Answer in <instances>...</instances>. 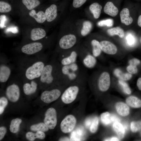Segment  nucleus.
<instances>
[{
	"instance_id": "1",
	"label": "nucleus",
	"mask_w": 141,
	"mask_h": 141,
	"mask_svg": "<svg viewBox=\"0 0 141 141\" xmlns=\"http://www.w3.org/2000/svg\"><path fill=\"white\" fill-rule=\"evenodd\" d=\"M48 61L47 55H37L21 59L19 66L20 77L27 80L39 79Z\"/></svg>"
},
{
	"instance_id": "2",
	"label": "nucleus",
	"mask_w": 141,
	"mask_h": 141,
	"mask_svg": "<svg viewBox=\"0 0 141 141\" xmlns=\"http://www.w3.org/2000/svg\"><path fill=\"white\" fill-rule=\"evenodd\" d=\"M55 55L45 66L39 81L42 84L50 85L57 80H63L60 70V64Z\"/></svg>"
},
{
	"instance_id": "3",
	"label": "nucleus",
	"mask_w": 141,
	"mask_h": 141,
	"mask_svg": "<svg viewBox=\"0 0 141 141\" xmlns=\"http://www.w3.org/2000/svg\"><path fill=\"white\" fill-rule=\"evenodd\" d=\"M60 70L63 80L73 81L86 77L85 70L77 62L67 65L60 64Z\"/></svg>"
},
{
	"instance_id": "4",
	"label": "nucleus",
	"mask_w": 141,
	"mask_h": 141,
	"mask_svg": "<svg viewBox=\"0 0 141 141\" xmlns=\"http://www.w3.org/2000/svg\"><path fill=\"white\" fill-rule=\"evenodd\" d=\"M79 87L77 85L70 86L63 92L61 96L62 101L68 104L73 102L76 98L79 91Z\"/></svg>"
},
{
	"instance_id": "5",
	"label": "nucleus",
	"mask_w": 141,
	"mask_h": 141,
	"mask_svg": "<svg viewBox=\"0 0 141 141\" xmlns=\"http://www.w3.org/2000/svg\"><path fill=\"white\" fill-rule=\"evenodd\" d=\"M43 45L41 42H35L28 43L23 45L21 51L24 54L28 56L37 54L43 49Z\"/></svg>"
},
{
	"instance_id": "6",
	"label": "nucleus",
	"mask_w": 141,
	"mask_h": 141,
	"mask_svg": "<svg viewBox=\"0 0 141 141\" xmlns=\"http://www.w3.org/2000/svg\"><path fill=\"white\" fill-rule=\"evenodd\" d=\"M79 54L75 51H73L68 54L61 53L57 55V59L61 65H68L77 62Z\"/></svg>"
},
{
	"instance_id": "7",
	"label": "nucleus",
	"mask_w": 141,
	"mask_h": 141,
	"mask_svg": "<svg viewBox=\"0 0 141 141\" xmlns=\"http://www.w3.org/2000/svg\"><path fill=\"white\" fill-rule=\"evenodd\" d=\"M3 59L2 56L0 57V82L4 83L6 82L9 79L11 73V67Z\"/></svg>"
},
{
	"instance_id": "8",
	"label": "nucleus",
	"mask_w": 141,
	"mask_h": 141,
	"mask_svg": "<svg viewBox=\"0 0 141 141\" xmlns=\"http://www.w3.org/2000/svg\"><path fill=\"white\" fill-rule=\"evenodd\" d=\"M61 94L60 90L56 88L45 90L41 94L40 98L45 103H49L57 100Z\"/></svg>"
},
{
	"instance_id": "9",
	"label": "nucleus",
	"mask_w": 141,
	"mask_h": 141,
	"mask_svg": "<svg viewBox=\"0 0 141 141\" xmlns=\"http://www.w3.org/2000/svg\"><path fill=\"white\" fill-rule=\"evenodd\" d=\"M77 122L75 117L73 115L67 116L62 121L60 124L61 131L64 133L71 132L74 129Z\"/></svg>"
},
{
	"instance_id": "10",
	"label": "nucleus",
	"mask_w": 141,
	"mask_h": 141,
	"mask_svg": "<svg viewBox=\"0 0 141 141\" xmlns=\"http://www.w3.org/2000/svg\"><path fill=\"white\" fill-rule=\"evenodd\" d=\"M57 113L54 108L48 109L45 113L44 123L50 130L53 129L57 124Z\"/></svg>"
},
{
	"instance_id": "11",
	"label": "nucleus",
	"mask_w": 141,
	"mask_h": 141,
	"mask_svg": "<svg viewBox=\"0 0 141 141\" xmlns=\"http://www.w3.org/2000/svg\"><path fill=\"white\" fill-rule=\"evenodd\" d=\"M20 90L19 86L13 83L7 87L5 94L8 99L10 101L15 102L19 99L20 96Z\"/></svg>"
},
{
	"instance_id": "12",
	"label": "nucleus",
	"mask_w": 141,
	"mask_h": 141,
	"mask_svg": "<svg viewBox=\"0 0 141 141\" xmlns=\"http://www.w3.org/2000/svg\"><path fill=\"white\" fill-rule=\"evenodd\" d=\"M77 42L76 36L72 34L65 35L63 36L59 42L60 48L62 50H67L72 48Z\"/></svg>"
},
{
	"instance_id": "13",
	"label": "nucleus",
	"mask_w": 141,
	"mask_h": 141,
	"mask_svg": "<svg viewBox=\"0 0 141 141\" xmlns=\"http://www.w3.org/2000/svg\"><path fill=\"white\" fill-rule=\"evenodd\" d=\"M110 83L109 74L106 72L102 73L98 79V87L102 92L107 91L109 88Z\"/></svg>"
},
{
	"instance_id": "14",
	"label": "nucleus",
	"mask_w": 141,
	"mask_h": 141,
	"mask_svg": "<svg viewBox=\"0 0 141 141\" xmlns=\"http://www.w3.org/2000/svg\"><path fill=\"white\" fill-rule=\"evenodd\" d=\"M79 57L83 64L87 68H91L93 67L96 63L95 57L90 54H79Z\"/></svg>"
},
{
	"instance_id": "15",
	"label": "nucleus",
	"mask_w": 141,
	"mask_h": 141,
	"mask_svg": "<svg viewBox=\"0 0 141 141\" xmlns=\"http://www.w3.org/2000/svg\"><path fill=\"white\" fill-rule=\"evenodd\" d=\"M38 79L29 80L23 85V89L24 94L27 95H32L37 91L38 86L37 81Z\"/></svg>"
},
{
	"instance_id": "16",
	"label": "nucleus",
	"mask_w": 141,
	"mask_h": 141,
	"mask_svg": "<svg viewBox=\"0 0 141 141\" xmlns=\"http://www.w3.org/2000/svg\"><path fill=\"white\" fill-rule=\"evenodd\" d=\"M101 50L109 54L113 55L116 54L117 51L116 46L109 41L103 40L100 42Z\"/></svg>"
},
{
	"instance_id": "17",
	"label": "nucleus",
	"mask_w": 141,
	"mask_h": 141,
	"mask_svg": "<svg viewBox=\"0 0 141 141\" xmlns=\"http://www.w3.org/2000/svg\"><path fill=\"white\" fill-rule=\"evenodd\" d=\"M104 11L106 14L112 17H115L118 14L119 11L118 7L111 1H108L105 4Z\"/></svg>"
},
{
	"instance_id": "18",
	"label": "nucleus",
	"mask_w": 141,
	"mask_h": 141,
	"mask_svg": "<svg viewBox=\"0 0 141 141\" xmlns=\"http://www.w3.org/2000/svg\"><path fill=\"white\" fill-rule=\"evenodd\" d=\"M57 6L54 4L51 5L46 9L45 14L48 22H51L55 19L57 15Z\"/></svg>"
},
{
	"instance_id": "19",
	"label": "nucleus",
	"mask_w": 141,
	"mask_h": 141,
	"mask_svg": "<svg viewBox=\"0 0 141 141\" xmlns=\"http://www.w3.org/2000/svg\"><path fill=\"white\" fill-rule=\"evenodd\" d=\"M46 35L45 31L40 28H35L31 31L30 38L33 41H37L44 37Z\"/></svg>"
},
{
	"instance_id": "20",
	"label": "nucleus",
	"mask_w": 141,
	"mask_h": 141,
	"mask_svg": "<svg viewBox=\"0 0 141 141\" xmlns=\"http://www.w3.org/2000/svg\"><path fill=\"white\" fill-rule=\"evenodd\" d=\"M121 22L126 25H128L132 23L133 18L130 16L129 9L127 8L123 9L120 13Z\"/></svg>"
},
{
	"instance_id": "21",
	"label": "nucleus",
	"mask_w": 141,
	"mask_h": 141,
	"mask_svg": "<svg viewBox=\"0 0 141 141\" xmlns=\"http://www.w3.org/2000/svg\"><path fill=\"white\" fill-rule=\"evenodd\" d=\"M116 109L118 113L122 116L128 115L130 113V108L128 105L122 102L117 103L115 105Z\"/></svg>"
},
{
	"instance_id": "22",
	"label": "nucleus",
	"mask_w": 141,
	"mask_h": 141,
	"mask_svg": "<svg viewBox=\"0 0 141 141\" xmlns=\"http://www.w3.org/2000/svg\"><path fill=\"white\" fill-rule=\"evenodd\" d=\"M29 14L39 23H42L46 20L45 13L42 11H39L36 13L34 10L32 9L29 12Z\"/></svg>"
},
{
	"instance_id": "23",
	"label": "nucleus",
	"mask_w": 141,
	"mask_h": 141,
	"mask_svg": "<svg viewBox=\"0 0 141 141\" xmlns=\"http://www.w3.org/2000/svg\"><path fill=\"white\" fill-rule=\"evenodd\" d=\"M102 8V5L96 2L92 3L89 7L90 10L93 15L94 17L96 19L99 17Z\"/></svg>"
},
{
	"instance_id": "24",
	"label": "nucleus",
	"mask_w": 141,
	"mask_h": 141,
	"mask_svg": "<svg viewBox=\"0 0 141 141\" xmlns=\"http://www.w3.org/2000/svg\"><path fill=\"white\" fill-rule=\"evenodd\" d=\"M45 137L44 133L42 131H37L35 133L28 132L26 134V139L30 141H33L36 138L43 139L45 138Z\"/></svg>"
},
{
	"instance_id": "25",
	"label": "nucleus",
	"mask_w": 141,
	"mask_h": 141,
	"mask_svg": "<svg viewBox=\"0 0 141 141\" xmlns=\"http://www.w3.org/2000/svg\"><path fill=\"white\" fill-rule=\"evenodd\" d=\"M127 103L133 108H139L141 107V100L134 96H130L126 99Z\"/></svg>"
},
{
	"instance_id": "26",
	"label": "nucleus",
	"mask_w": 141,
	"mask_h": 141,
	"mask_svg": "<svg viewBox=\"0 0 141 141\" xmlns=\"http://www.w3.org/2000/svg\"><path fill=\"white\" fill-rule=\"evenodd\" d=\"M113 127L118 137L120 139L122 138L125 132L124 126L119 122H116L113 124Z\"/></svg>"
},
{
	"instance_id": "27",
	"label": "nucleus",
	"mask_w": 141,
	"mask_h": 141,
	"mask_svg": "<svg viewBox=\"0 0 141 141\" xmlns=\"http://www.w3.org/2000/svg\"><path fill=\"white\" fill-rule=\"evenodd\" d=\"M107 32L110 36L118 35L121 38H123L125 35V32L124 30L119 27L109 29L107 30Z\"/></svg>"
},
{
	"instance_id": "28",
	"label": "nucleus",
	"mask_w": 141,
	"mask_h": 141,
	"mask_svg": "<svg viewBox=\"0 0 141 141\" xmlns=\"http://www.w3.org/2000/svg\"><path fill=\"white\" fill-rule=\"evenodd\" d=\"M22 3L28 10L33 9L40 4L39 0H22Z\"/></svg>"
},
{
	"instance_id": "29",
	"label": "nucleus",
	"mask_w": 141,
	"mask_h": 141,
	"mask_svg": "<svg viewBox=\"0 0 141 141\" xmlns=\"http://www.w3.org/2000/svg\"><path fill=\"white\" fill-rule=\"evenodd\" d=\"M22 122V120L19 118L13 119L10 125V130L13 133H16L19 130L20 125Z\"/></svg>"
},
{
	"instance_id": "30",
	"label": "nucleus",
	"mask_w": 141,
	"mask_h": 141,
	"mask_svg": "<svg viewBox=\"0 0 141 141\" xmlns=\"http://www.w3.org/2000/svg\"><path fill=\"white\" fill-rule=\"evenodd\" d=\"M91 44L92 47V53L95 57H97L100 55L101 50V49L100 42L98 40L93 39L91 42Z\"/></svg>"
},
{
	"instance_id": "31",
	"label": "nucleus",
	"mask_w": 141,
	"mask_h": 141,
	"mask_svg": "<svg viewBox=\"0 0 141 141\" xmlns=\"http://www.w3.org/2000/svg\"><path fill=\"white\" fill-rule=\"evenodd\" d=\"M92 27V24L90 21H84L81 31V35L85 36L88 34L91 31Z\"/></svg>"
},
{
	"instance_id": "32",
	"label": "nucleus",
	"mask_w": 141,
	"mask_h": 141,
	"mask_svg": "<svg viewBox=\"0 0 141 141\" xmlns=\"http://www.w3.org/2000/svg\"><path fill=\"white\" fill-rule=\"evenodd\" d=\"M49 128L43 122H40L32 125L30 127V129L33 131H42L47 132Z\"/></svg>"
},
{
	"instance_id": "33",
	"label": "nucleus",
	"mask_w": 141,
	"mask_h": 141,
	"mask_svg": "<svg viewBox=\"0 0 141 141\" xmlns=\"http://www.w3.org/2000/svg\"><path fill=\"white\" fill-rule=\"evenodd\" d=\"M115 75L120 80H130L131 78L132 75L130 73H123L119 69H116L114 71Z\"/></svg>"
},
{
	"instance_id": "34",
	"label": "nucleus",
	"mask_w": 141,
	"mask_h": 141,
	"mask_svg": "<svg viewBox=\"0 0 141 141\" xmlns=\"http://www.w3.org/2000/svg\"><path fill=\"white\" fill-rule=\"evenodd\" d=\"M10 4L7 2L3 0L0 1V12L6 13L9 12L11 10Z\"/></svg>"
},
{
	"instance_id": "35",
	"label": "nucleus",
	"mask_w": 141,
	"mask_h": 141,
	"mask_svg": "<svg viewBox=\"0 0 141 141\" xmlns=\"http://www.w3.org/2000/svg\"><path fill=\"white\" fill-rule=\"evenodd\" d=\"M111 115L108 112L102 113L101 116V120L102 122L105 125H108L111 124L112 122Z\"/></svg>"
},
{
	"instance_id": "36",
	"label": "nucleus",
	"mask_w": 141,
	"mask_h": 141,
	"mask_svg": "<svg viewBox=\"0 0 141 141\" xmlns=\"http://www.w3.org/2000/svg\"><path fill=\"white\" fill-rule=\"evenodd\" d=\"M8 101L7 99L5 97H2L0 98V114L4 112V109L8 105Z\"/></svg>"
},
{
	"instance_id": "37",
	"label": "nucleus",
	"mask_w": 141,
	"mask_h": 141,
	"mask_svg": "<svg viewBox=\"0 0 141 141\" xmlns=\"http://www.w3.org/2000/svg\"><path fill=\"white\" fill-rule=\"evenodd\" d=\"M98 25L100 26H107L108 27L112 26L113 24V21L111 19L101 20L97 23Z\"/></svg>"
},
{
	"instance_id": "38",
	"label": "nucleus",
	"mask_w": 141,
	"mask_h": 141,
	"mask_svg": "<svg viewBox=\"0 0 141 141\" xmlns=\"http://www.w3.org/2000/svg\"><path fill=\"white\" fill-rule=\"evenodd\" d=\"M131 129L132 132H136L141 129V121H133L131 124Z\"/></svg>"
},
{
	"instance_id": "39",
	"label": "nucleus",
	"mask_w": 141,
	"mask_h": 141,
	"mask_svg": "<svg viewBox=\"0 0 141 141\" xmlns=\"http://www.w3.org/2000/svg\"><path fill=\"white\" fill-rule=\"evenodd\" d=\"M99 123L98 119L97 117H95L93 119L90 127V130L92 133L95 132L98 128Z\"/></svg>"
},
{
	"instance_id": "40",
	"label": "nucleus",
	"mask_w": 141,
	"mask_h": 141,
	"mask_svg": "<svg viewBox=\"0 0 141 141\" xmlns=\"http://www.w3.org/2000/svg\"><path fill=\"white\" fill-rule=\"evenodd\" d=\"M119 83L123 89L124 91L127 94H130L131 91L127 84L124 81L120 80Z\"/></svg>"
},
{
	"instance_id": "41",
	"label": "nucleus",
	"mask_w": 141,
	"mask_h": 141,
	"mask_svg": "<svg viewBox=\"0 0 141 141\" xmlns=\"http://www.w3.org/2000/svg\"><path fill=\"white\" fill-rule=\"evenodd\" d=\"M127 71L131 74H135L138 71L137 66L130 64L127 68Z\"/></svg>"
},
{
	"instance_id": "42",
	"label": "nucleus",
	"mask_w": 141,
	"mask_h": 141,
	"mask_svg": "<svg viewBox=\"0 0 141 141\" xmlns=\"http://www.w3.org/2000/svg\"><path fill=\"white\" fill-rule=\"evenodd\" d=\"M7 131L6 128L4 126L0 127V140H2L5 136Z\"/></svg>"
},
{
	"instance_id": "43",
	"label": "nucleus",
	"mask_w": 141,
	"mask_h": 141,
	"mask_svg": "<svg viewBox=\"0 0 141 141\" xmlns=\"http://www.w3.org/2000/svg\"><path fill=\"white\" fill-rule=\"evenodd\" d=\"M6 16L4 15H1L0 16V27L1 28H3L4 26L5 20Z\"/></svg>"
},
{
	"instance_id": "44",
	"label": "nucleus",
	"mask_w": 141,
	"mask_h": 141,
	"mask_svg": "<svg viewBox=\"0 0 141 141\" xmlns=\"http://www.w3.org/2000/svg\"><path fill=\"white\" fill-rule=\"evenodd\" d=\"M140 61L136 58H134L130 60L129 61L130 64L137 66L140 63Z\"/></svg>"
},
{
	"instance_id": "45",
	"label": "nucleus",
	"mask_w": 141,
	"mask_h": 141,
	"mask_svg": "<svg viewBox=\"0 0 141 141\" xmlns=\"http://www.w3.org/2000/svg\"><path fill=\"white\" fill-rule=\"evenodd\" d=\"M126 40L128 44L130 45H132L133 44L134 40L133 38L130 36H128L126 37Z\"/></svg>"
},
{
	"instance_id": "46",
	"label": "nucleus",
	"mask_w": 141,
	"mask_h": 141,
	"mask_svg": "<svg viewBox=\"0 0 141 141\" xmlns=\"http://www.w3.org/2000/svg\"><path fill=\"white\" fill-rule=\"evenodd\" d=\"M111 118L112 122H119L120 121V119L118 117L114 115H111Z\"/></svg>"
},
{
	"instance_id": "47",
	"label": "nucleus",
	"mask_w": 141,
	"mask_h": 141,
	"mask_svg": "<svg viewBox=\"0 0 141 141\" xmlns=\"http://www.w3.org/2000/svg\"><path fill=\"white\" fill-rule=\"evenodd\" d=\"M137 85L139 89L141 90V78L138 79L137 81Z\"/></svg>"
},
{
	"instance_id": "48",
	"label": "nucleus",
	"mask_w": 141,
	"mask_h": 141,
	"mask_svg": "<svg viewBox=\"0 0 141 141\" xmlns=\"http://www.w3.org/2000/svg\"><path fill=\"white\" fill-rule=\"evenodd\" d=\"M105 141H116L119 140V139L116 137H113L110 138L108 139L105 140Z\"/></svg>"
},
{
	"instance_id": "49",
	"label": "nucleus",
	"mask_w": 141,
	"mask_h": 141,
	"mask_svg": "<svg viewBox=\"0 0 141 141\" xmlns=\"http://www.w3.org/2000/svg\"><path fill=\"white\" fill-rule=\"evenodd\" d=\"M137 24L138 25L139 27H141V15H140L138 17Z\"/></svg>"
},
{
	"instance_id": "50",
	"label": "nucleus",
	"mask_w": 141,
	"mask_h": 141,
	"mask_svg": "<svg viewBox=\"0 0 141 141\" xmlns=\"http://www.w3.org/2000/svg\"><path fill=\"white\" fill-rule=\"evenodd\" d=\"M91 121L90 119L87 120L85 123L86 126L87 127H89L91 124Z\"/></svg>"
},
{
	"instance_id": "51",
	"label": "nucleus",
	"mask_w": 141,
	"mask_h": 141,
	"mask_svg": "<svg viewBox=\"0 0 141 141\" xmlns=\"http://www.w3.org/2000/svg\"><path fill=\"white\" fill-rule=\"evenodd\" d=\"M140 42H141V38L140 39Z\"/></svg>"
},
{
	"instance_id": "52",
	"label": "nucleus",
	"mask_w": 141,
	"mask_h": 141,
	"mask_svg": "<svg viewBox=\"0 0 141 141\" xmlns=\"http://www.w3.org/2000/svg\"><path fill=\"white\" fill-rule=\"evenodd\" d=\"M54 0L57 1V0Z\"/></svg>"
}]
</instances>
